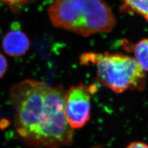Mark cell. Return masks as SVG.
<instances>
[{"label":"cell","instance_id":"obj_3","mask_svg":"<svg viewBox=\"0 0 148 148\" xmlns=\"http://www.w3.org/2000/svg\"><path fill=\"white\" fill-rule=\"evenodd\" d=\"M80 61L83 64H95L99 82L116 93L145 88V71L130 56L88 53L82 55Z\"/></svg>","mask_w":148,"mask_h":148},{"label":"cell","instance_id":"obj_2","mask_svg":"<svg viewBox=\"0 0 148 148\" xmlns=\"http://www.w3.org/2000/svg\"><path fill=\"white\" fill-rule=\"evenodd\" d=\"M48 12L54 27L83 36L108 33L115 25L112 10L104 0H54Z\"/></svg>","mask_w":148,"mask_h":148},{"label":"cell","instance_id":"obj_6","mask_svg":"<svg viewBox=\"0 0 148 148\" xmlns=\"http://www.w3.org/2000/svg\"><path fill=\"white\" fill-rule=\"evenodd\" d=\"M120 11L123 13L137 14L148 22V0H121Z\"/></svg>","mask_w":148,"mask_h":148},{"label":"cell","instance_id":"obj_8","mask_svg":"<svg viewBox=\"0 0 148 148\" xmlns=\"http://www.w3.org/2000/svg\"><path fill=\"white\" fill-rule=\"evenodd\" d=\"M8 69V62L6 58L0 53V79L4 75Z\"/></svg>","mask_w":148,"mask_h":148},{"label":"cell","instance_id":"obj_9","mask_svg":"<svg viewBox=\"0 0 148 148\" xmlns=\"http://www.w3.org/2000/svg\"><path fill=\"white\" fill-rule=\"evenodd\" d=\"M126 148H148V145L145 143L136 141L130 143Z\"/></svg>","mask_w":148,"mask_h":148},{"label":"cell","instance_id":"obj_7","mask_svg":"<svg viewBox=\"0 0 148 148\" xmlns=\"http://www.w3.org/2000/svg\"><path fill=\"white\" fill-rule=\"evenodd\" d=\"M134 58L145 72L148 71V39L138 41L133 47Z\"/></svg>","mask_w":148,"mask_h":148},{"label":"cell","instance_id":"obj_4","mask_svg":"<svg viewBox=\"0 0 148 148\" xmlns=\"http://www.w3.org/2000/svg\"><path fill=\"white\" fill-rule=\"evenodd\" d=\"M91 89L86 85L72 86L65 93L64 113L73 129L85 126L90 119Z\"/></svg>","mask_w":148,"mask_h":148},{"label":"cell","instance_id":"obj_5","mask_svg":"<svg viewBox=\"0 0 148 148\" xmlns=\"http://www.w3.org/2000/svg\"><path fill=\"white\" fill-rule=\"evenodd\" d=\"M2 44L4 52L12 57L24 55L30 47L29 39L27 35L16 29L8 32L4 36Z\"/></svg>","mask_w":148,"mask_h":148},{"label":"cell","instance_id":"obj_1","mask_svg":"<svg viewBox=\"0 0 148 148\" xmlns=\"http://www.w3.org/2000/svg\"><path fill=\"white\" fill-rule=\"evenodd\" d=\"M65 93L61 86L51 87L31 79L11 87L9 99L16 111L15 130L21 140L46 148L71 144L73 129L64 113Z\"/></svg>","mask_w":148,"mask_h":148}]
</instances>
